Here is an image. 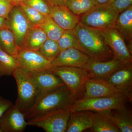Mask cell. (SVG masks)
<instances>
[{
  "mask_svg": "<svg viewBox=\"0 0 132 132\" xmlns=\"http://www.w3.org/2000/svg\"><path fill=\"white\" fill-rule=\"evenodd\" d=\"M30 24L34 27H39L45 21L46 16L28 5L22 3L19 5Z\"/></svg>",
  "mask_w": 132,
  "mask_h": 132,
  "instance_id": "obj_27",
  "label": "cell"
},
{
  "mask_svg": "<svg viewBox=\"0 0 132 132\" xmlns=\"http://www.w3.org/2000/svg\"><path fill=\"white\" fill-rule=\"evenodd\" d=\"M27 72L30 75L40 94L65 86L60 78L49 70Z\"/></svg>",
  "mask_w": 132,
  "mask_h": 132,
  "instance_id": "obj_15",
  "label": "cell"
},
{
  "mask_svg": "<svg viewBox=\"0 0 132 132\" xmlns=\"http://www.w3.org/2000/svg\"><path fill=\"white\" fill-rule=\"evenodd\" d=\"M0 48L14 57L18 53L19 48L14 35L7 27L0 29Z\"/></svg>",
  "mask_w": 132,
  "mask_h": 132,
  "instance_id": "obj_22",
  "label": "cell"
},
{
  "mask_svg": "<svg viewBox=\"0 0 132 132\" xmlns=\"http://www.w3.org/2000/svg\"><path fill=\"white\" fill-rule=\"evenodd\" d=\"M18 67L16 58L0 48V77L10 76Z\"/></svg>",
  "mask_w": 132,
  "mask_h": 132,
  "instance_id": "obj_25",
  "label": "cell"
},
{
  "mask_svg": "<svg viewBox=\"0 0 132 132\" xmlns=\"http://www.w3.org/2000/svg\"><path fill=\"white\" fill-rule=\"evenodd\" d=\"M110 4L120 14L131 6L132 0H115Z\"/></svg>",
  "mask_w": 132,
  "mask_h": 132,
  "instance_id": "obj_31",
  "label": "cell"
},
{
  "mask_svg": "<svg viewBox=\"0 0 132 132\" xmlns=\"http://www.w3.org/2000/svg\"><path fill=\"white\" fill-rule=\"evenodd\" d=\"M6 26L13 34L19 49L21 48L29 32L34 27L20 6H14L12 8L6 19Z\"/></svg>",
  "mask_w": 132,
  "mask_h": 132,
  "instance_id": "obj_8",
  "label": "cell"
},
{
  "mask_svg": "<svg viewBox=\"0 0 132 132\" xmlns=\"http://www.w3.org/2000/svg\"><path fill=\"white\" fill-rule=\"evenodd\" d=\"M92 126L90 112L87 111L71 112L67 132H81Z\"/></svg>",
  "mask_w": 132,
  "mask_h": 132,
  "instance_id": "obj_19",
  "label": "cell"
},
{
  "mask_svg": "<svg viewBox=\"0 0 132 132\" xmlns=\"http://www.w3.org/2000/svg\"><path fill=\"white\" fill-rule=\"evenodd\" d=\"M24 113L14 105L0 119V132H21L28 126Z\"/></svg>",
  "mask_w": 132,
  "mask_h": 132,
  "instance_id": "obj_13",
  "label": "cell"
},
{
  "mask_svg": "<svg viewBox=\"0 0 132 132\" xmlns=\"http://www.w3.org/2000/svg\"><path fill=\"white\" fill-rule=\"evenodd\" d=\"M114 87L131 94L132 85V65L119 69L106 79Z\"/></svg>",
  "mask_w": 132,
  "mask_h": 132,
  "instance_id": "obj_18",
  "label": "cell"
},
{
  "mask_svg": "<svg viewBox=\"0 0 132 132\" xmlns=\"http://www.w3.org/2000/svg\"><path fill=\"white\" fill-rule=\"evenodd\" d=\"M14 6L10 0H0V16L7 19Z\"/></svg>",
  "mask_w": 132,
  "mask_h": 132,
  "instance_id": "obj_32",
  "label": "cell"
},
{
  "mask_svg": "<svg viewBox=\"0 0 132 132\" xmlns=\"http://www.w3.org/2000/svg\"><path fill=\"white\" fill-rule=\"evenodd\" d=\"M18 67L28 72L48 70L51 61L41 55L38 51L21 48L15 57Z\"/></svg>",
  "mask_w": 132,
  "mask_h": 132,
  "instance_id": "obj_12",
  "label": "cell"
},
{
  "mask_svg": "<svg viewBox=\"0 0 132 132\" xmlns=\"http://www.w3.org/2000/svg\"><path fill=\"white\" fill-rule=\"evenodd\" d=\"M38 27L43 30L47 38L56 42L59 40L65 31L50 16H47L45 21Z\"/></svg>",
  "mask_w": 132,
  "mask_h": 132,
  "instance_id": "obj_26",
  "label": "cell"
},
{
  "mask_svg": "<svg viewBox=\"0 0 132 132\" xmlns=\"http://www.w3.org/2000/svg\"><path fill=\"white\" fill-rule=\"evenodd\" d=\"M48 70L59 77L76 100L82 97L88 79L85 69L70 67H54Z\"/></svg>",
  "mask_w": 132,
  "mask_h": 132,
  "instance_id": "obj_7",
  "label": "cell"
},
{
  "mask_svg": "<svg viewBox=\"0 0 132 132\" xmlns=\"http://www.w3.org/2000/svg\"><path fill=\"white\" fill-rule=\"evenodd\" d=\"M47 39L46 35L40 28L33 27L29 32L24 45L21 48L38 51Z\"/></svg>",
  "mask_w": 132,
  "mask_h": 132,
  "instance_id": "obj_21",
  "label": "cell"
},
{
  "mask_svg": "<svg viewBox=\"0 0 132 132\" xmlns=\"http://www.w3.org/2000/svg\"><path fill=\"white\" fill-rule=\"evenodd\" d=\"M131 98L126 96L80 98L76 100L69 106L71 112L93 111L97 112L120 109Z\"/></svg>",
  "mask_w": 132,
  "mask_h": 132,
  "instance_id": "obj_4",
  "label": "cell"
},
{
  "mask_svg": "<svg viewBox=\"0 0 132 132\" xmlns=\"http://www.w3.org/2000/svg\"><path fill=\"white\" fill-rule=\"evenodd\" d=\"M37 51L51 62L57 57L60 52L57 42L48 38L43 43Z\"/></svg>",
  "mask_w": 132,
  "mask_h": 132,
  "instance_id": "obj_29",
  "label": "cell"
},
{
  "mask_svg": "<svg viewBox=\"0 0 132 132\" xmlns=\"http://www.w3.org/2000/svg\"><path fill=\"white\" fill-rule=\"evenodd\" d=\"M22 3L30 6L45 16H49L50 5L46 0H25Z\"/></svg>",
  "mask_w": 132,
  "mask_h": 132,
  "instance_id": "obj_30",
  "label": "cell"
},
{
  "mask_svg": "<svg viewBox=\"0 0 132 132\" xmlns=\"http://www.w3.org/2000/svg\"><path fill=\"white\" fill-rule=\"evenodd\" d=\"M126 65H127L114 58L106 61L90 59L83 69L89 78L106 79L116 71Z\"/></svg>",
  "mask_w": 132,
  "mask_h": 132,
  "instance_id": "obj_11",
  "label": "cell"
},
{
  "mask_svg": "<svg viewBox=\"0 0 132 132\" xmlns=\"http://www.w3.org/2000/svg\"><path fill=\"white\" fill-rule=\"evenodd\" d=\"M98 5L96 0H67L66 5L73 13L80 16Z\"/></svg>",
  "mask_w": 132,
  "mask_h": 132,
  "instance_id": "obj_24",
  "label": "cell"
},
{
  "mask_svg": "<svg viewBox=\"0 0 132 132\" xmlns=\"http://www.w3.org/2000/svg\"><path fill=\"white\" fill-rule=\"evenodd\" d=\"M49 16L64 30H73L80 21V16L73 13L66 5L50 6Z\"/></svg>",
  "mask_w": 132,
  "mask_h": 132,
  "instance_id": "obj_16",
  "label": "cell"
},
{
  "mask_svg": "<svg viewBox=\"0 0 132 132\" xmlns=\"http://www.w3.org/2000/svg\"><path fill=\"white\" fill-rule=\"evenodd\" d=\"M98 5H104L107 4L109 0H96Z\"/></svg>",
  "mask_w": 132,
  "mask_h": 132,
  "instance_id": "obj_37",
  "label": "cell"
},
{
  "mask_svg": "<svg viewBox=\"0 0 132 132\" xmlns=\"http://www.w3.org/2000/svg\"><path fill=\"white\" fill-rule=\"evenodd\" d=\"M125 40L132 43V5L119 14L114 26Z\"/></svg>",
  "mask_w": 132,
  "mask_h": 132,
  "instance_id": "obj_20",
  "label": "cell"
},
{
  "mask_svg": "<svg viewBox=\"0 0 132 132\" xmlns=\"http://www.w3.org/2000/svg\"><path fill=\"white\" fill-rule=\"evenodd\" d=\"M17 85V99L14 105L24 113L35 103L40 94L30 75L20 68L12 73Z\"/></svg>",
  "mask_w": 132,
  "mask_h": 132,
  "instance_id": "obj_3",
  "label": "cell"
},
{
  "mask_svg": "<svg viewBox=\"0 0 132 132\" xmlns=\"http://www.w3.org/2000/svg\"><path fill=\"white\" fill-rule=\"evenodd\" d=\"M111 121L119 129L120 132H132V115L126 108L100 112Z\"/></svg>",
  "mask_w": 132,
  "mask_h": 132,
  "instance_id": "obj_17",
  "label": "cell"
},
{
  "mask_svg": "<svg viewBox=\"0 0 132 132\" xmlns=\"http://www.w3.org/2000/svg\"><path fill=\"white\" fill-rule=\"evenodd\" d=\"M76 100L65 86L41 94L27 111L24 113L26 120L60 109L69 107Z\"/></svg>",
  "mask_w": 132,
  "mask_h": 132,
  "instance_id": "obj_2",
  "label": "cell"
},
{
  "mask_svg": "<svg viewBox=\"0 0 132 132\" xmlns=\"http://www.w3.org/2000/svg\"><path fill=\"white\" fill-rule=\"evenodd\" d=\"M73 30L80 51L90 59L101 61L113 59V54L106 42L102 30L88 27L79 23Z\"/></svg>",
  "mask_w": 132,
  "mask_h": 132,
  "instance_id": "obj_1",
  "label": "cell"
},
{
  "mask_svg": "<svg viewBox=\"0 0 132 132\" xmlns=\"http://www.w3.org/2000/svg\"><path fill=\"white\" fill-rule=\"evenodd\" d=\"M13 105L12 101L0 96V119L4 113Z\"/></svg>",
  "mask_w": 132,
  "mask_h": 132,
  "instance_id": "obj_33",
  "label": "cell"
},
{
  "mask_svg": "<svg viewBox=\"0 0 132 132\" xmlns=\"http://www.w3.org/2000/svg\"><path fill=\"white\" fill-rule=\"evenodd\" d=\"M51 6H65L67 0H46Z\"/></svg>",
  "mask_w": 132,
  "mask_h": 132,
  "instance_id": "obj_34",
  "label": "cell"
},
{
  "mask_svg": "<svg viewBox=\"0 0 132 132\" xmlns=\"http://www.w3.org/2000/svg\"><path fill=\"white\" fill-rule=\"evenodd\" d=\"M25 0H10L14 6H19L23 3Z\"/></svg>",
  "mask_w": 132,
  "mask_h": 132,
  "instance_id": "obj_36",
  "label": "cell"
},
{
  "mask_svg": "<svg viewBox=\"0 0 132 132\" xmlns=\"http://www.w3.org/2000/svg\"><path fill=\"white\" fill-rule=\"evenodd\" d=\"M90 58L79 50L71 48L60 52L51 62L50 68L70 67L84 68Z\"/></svg>",
  "mask_w": 132,
  "mask_h": 132,
  "instance_id": "obj_14",
  "label": "cell"
},
{
  "mask_svg": "<svg viewBox=\"0 0 132 132\" xmlns=\"http://www.w3.org/2000/svg\"><path fill=\"white\" fill-rule=\"evenodd\" d=\"M119 14L110 4L99 5L80 16L79 23L90 28L105 30L114 27Z\"/></svg>",
  "mask_w": 132,
  "mask_h": 132,
  "instance_id": "obj_5",
  "label": "cell"
},
{
  "mask_svg": "<svg viewBox=\"0 0 132 132\" xmlns=\"http://www.w3.org/2000/svg\"><path fill=\"white\" fill-rule=\"evenodd\" d=\"M6 27V18L0 16V29Z\"/></svg>",
  "mask_w": 132,
  "mask_h": 132,
  "instance_id": "obj_35",
  "label": "cell"
},
{
  "mask_svg": "<svg viewBox=\"0 0 132 132\" xmlns=\"http://www.w3.org/2000/svg\"><path fill=\"white\" fill-rule=\"evenodd\" d=\"M115 0H109L108 3H107L108 4H110V3H112V2H113Z\"/></svg>",
  "mask_w": 132,
  "mask_h": 132,
  "instance_id": "obj_38",
  "label": "cell"
},
{
  "mask_svg": "<svg viewBox=\"0 0 132 132\" xmlns=\"http://www.w3.org/2000/svg\"><path fill=\"white\" fill-rule=\"evenodd\" d=\"M71 113L69 106L37 116L28 120L27 123L46 132H65Z\"/></svg>",
  "mask_w": 132,
  "mask_h": 132,
  "instance_id": "obj_6",
  "label": "cell"
},
{
  "mask_svg": "<svg viewBox=\"0 0 132 132\" xmlns=\"http://www.w3.org/2000/svg\"><path fill=\"white\" fill-rule=\"evenodd\" d=\"M102 31L106 42L113 54V58L126 65H132L131 54L119 32L114 28Z\"/></svg>",
  "mask_w": 132,
  "mask_h": 132,
  "instance_id": "obj_10",
  "label": "cell"
},
{
  "mask_svg": "<svg viewBox=\"0 0 132 132\" xmlns=\"http://www.w3.org/2000/svg\"><path fill=\"white\" fill-rule=\"evenodd\" d=\"M126 96L131 98V95L114 87L106 80L88 78L86 81L85 90L81 98L112 97Z\"/></svg>",
  "mask_w": 132,
  "mask_h": 132,
  "instance_id": "obj_9",
  "label": "cell"
},
{
  "mask_svg": "<svg viewBox=\"0 0 132 132\" xmlns=\"http://www.w3.org/2000/svg\"><path fill=\"white\" fill-rule=\"evenodd\" d=\"M92 126L90 129L95 132H119V129L111 121L99 112H90Z\"/></svg>",
  "mask_w": 132,
  "mask_h": 132,
  "instance_id": "obj_23",
  "label": "cell"
},
{
  "mask_svg": "<svg viewBox=\"0 0 132 132\" xmlns=\"http://www.w3.org/2000/svg\"><path fill=\"white\" fill-rule=\"evenodd\" d=\"M57 42L60 52L71 48L80 50L78 39L73 30H65Z\"/></svg>",
  "mask_w": 132,
  "mask_h": 132,
  "instance_id": "obj_28",
  "label": "cell"
}]
</instances>
